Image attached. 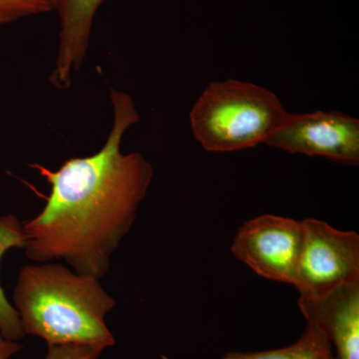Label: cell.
I'll list each match as a JSON object with an SVG mask.
<instances>
[{
    "instance_id": "1",
    "label": "cell",
    "mask_w": 359,
    "mask_h": 359,
    "mask_svg": "<svg viewBox=\"0 0 359 359\" xmlns=\"http://www.w3.org/2000/svg\"><path fill=\"white\" fill-rule=\"evenodd\" d=\"M113 125L100 150L66 160L56 171L32 165L50 186L42 211L23 224L25 250L37 264L62 259L73 271L100 280L131 230L152 182L143 155L124 154L127 130L140 121L133 98L111 89Z\"/></svg>"
},
{
    "instance_id": "2",
    "label": "cell",
    "mask_w": 359,
    "mask_h": 359,
    "mask_svg": "<svg viewBox=\"0 0 359 359\" xmlns=\"http://www.w3.org/2000/svg\"><path fill=\"white\" fill-rule=\"evenodd\" d=\"M13 306L25 334L39 337L47 346H115L105 318L116 301L94 276L63 264H27L18 273Z\"/></svg>"
},
{
    "instance_id": "3",
    "label": "cell",
    "mask_w": 359,
    "mask_h": 359,
    "mask_svg": "<svg viewBox=\"0 0 359 359\" xmlns=\"http://www.w3.org/2000/svg\"><path fill=\"white\" fill-rule=\"evenodd\" d=\"M269 90L235 79L210 84L190 112L191 130L205 150L235 152L266 144L287 115Z\"/></svg>"
},
{
    "instance_id": "4",
    "label": "cell",
    "mask_w": 359,
    "mask_h": 359,
    "mask_svg": "<svg viewBox=\"0 0 359 359\" xmlns=\"http://www.w3.org/2000/svg\"><path fill=\"white\" fill-rule=\"evenodd\" d=\"M294 285L302 301H318L359 282V236L325 222L306 219Z\"/></svg>"
},
{
    "instance_id": "5",
    "label": "cell",
    "mask_w": 359,
    "mask_h": 359,
    "mask_svg": "<svg viewBox=\"0 0 359 359\" xmlns=\"http://www.w3.org/2000/svg\"><path fill=\"white\" fill-rule=\"evenodd\" d=\"M304 235L302 221L263 215L238 229L231 250L257 275L294 285Z\"/></svg>"
},
{
    "instance_id": "6",
    "label": "cell",
    "mask_w": 359,
    "mask_h": 359,
    "mask_svg": "<svg viewBox=\"0 0 359 359\" xmlns=\"http://www.w3.org/2000/svg\"><path fill=\"white\" fill-rule=\"evenodd\" d=\"M292 154L320 156L339 164L359 163V120L337 111L287 113L266 142Z\"/></svg>"
},
{
    "instance_id": "7",
    "label": "cell",
    "mask_w": 359,
    "mask_h": 359,
    "mask_svg": "<svg viewBox=\"0 0 359 359\" xmlns=\"http://www.w3.org/2000/svg\"><path fill=\"white\" fill-rule=\"evenodd\" d=\"M306 321L316 323L337 349V359H359V282L318 301L299 299Z\"/></svg>"
},
{
    "instance_id": "8",
    "label": "cell",
    "mask_w": 359,
    "mask_h": 359,
    "mask_svg": "<svg viewBox=\"0 0 359 359\" xmlns=\"http://www.w3.org/2000/svg\"><path fill=\"white\" fill-rule=\"evenodd\" d=\"M106 0H57L56 13L60 21L57 55L50 82L67 89L73 74L86 58L96 14Z\"/></svg>"
},
{
    "instance_id": "9",
    "label": "cell",
    "mask_w": 359,
    "mask_h": 359,
    "mask_svg": "<svg viewBox=\"0 0 359 359\" xmlns=\"http://www.w3.org/2000/svg\"><path fill=\"white\" fill-rule=\"evenodd\" d=\"M222 359H337L332 351V344L316 323L306 321L299 339L290 346L271 351L224 353Z\"/></svg>"
},
{
    "instance_id": "10",
    "label": "cell",
    "mask_w": 359,
    "mask_h": 359,
    "mask_svg": "<svg viewBox=\"0 0 359 359\" xmlns=\"http://www.w3.org/2000/svg\"><path fill=\"white\" fill-rule=\"evenodd\" d=\"M25 233L23 224L15 215L0 216V263L8 250L25 249ZM0 334L9 340L22 339L25 337L20 316L8 301L0 285Z\"/></svg>"
},
{
    "instance_id": "11",
    "label": "cell",
    "mask_w": 359,
    "mask_h": 359,
    "mask_svg": "<svg viewBox=\"0 0 359 359\" xmlns=\"http://www.w3.org/2000/svg\"><path fill=\"white\" fill-rule=\"evenodd\" d=\"M57 0H0V26L56 11Z\"/></svg>"
},
{
    "instance_id": "12",
    "label": "cell",
    "mask_w": 359,
    "mask_h": 359,
    "mask_svg": "<svg viewBox=\"0 0 359 359\" xmlns=\"http://www.w3.org/2000/svg\"><path fill=\"white\" fill-rule=\"evenodd\" d=\"M105 348L83 344H51L44 359H98Z\"/></svg>"
},
{
    "instance_id": "13",
    "label": "cell",
    "mask_w": 359,
    "mask_h": 359,
    "mask_svg": "<svg viewBox=\"0 0 359 359\" xmlns=\"http://www.w3.org/2000/svg\"><path fill=\"white\" fill-rule=\"evenodd\" d=\"M22 348L18 341L6 339L0 334V359H11Z\"/></svg>"
}]
</instances>
